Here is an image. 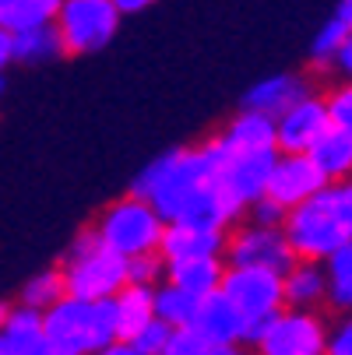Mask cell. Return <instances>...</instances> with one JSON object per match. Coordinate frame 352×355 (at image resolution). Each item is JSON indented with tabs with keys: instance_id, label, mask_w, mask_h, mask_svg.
<instances>
[{
	"instance_id": "1",
	"label": "cell",
	"mask_w": 352,
	"mask_h": 355,
	"mask_svg": "<svg viewBox=\"0 0 352 355\" xmlns=\"http://www.w3.org/2000/svg\"><path fill=\"white\" fill-rule=\"evenodd\" d=\"M226 155H229V148L219 141V134L194 148H169L134 176L131 193L141 197L144 205H152V211L169 225L183 215L187 200L201 187L215 183Z\"/></svg>"
},
{
	"instance_id": "2",
	"label": "cell",
	"mask_w": 352,
	"mask_h": 355,
	"mask_svg": "<svg viewBox=\"0 0 352 355\" xmlns=\"http://www.w3.org/2000/svg\"><path fill=\"white\" fill-rule=\"evenodd\" d=\"M42 334L57 355H95L117 341L113 306L64 295L42 313Z\"/></svg>"
},
{
	"instance_id": "3",
	"label": "cell",
	"mask_w": 352,
	"mask_h": 355,
	"mask_svg": "<svg viewBox=\"0 0 352 355\" xmlns=\"http://www.w3.org/2000/svg\"><path fill=\"white\" fill-rule=\"evenodd\" d=\"M64 292L85 302H106L127 285V261L99 243L92 229L78 232L60 261Z\"/></svg>"
},
{
	"instance_id": "4",
	"label": "cell",
	"mask_w": 352,
	"mask_h": 355,
	"mask_svg": "<svg viewBox=\"0 0 352 355\" xmlns=\"http://www.w3.org/2000/svg\"><path fill=\"white\" fill-rule=\"evenodd\" d=\"M92 232L99 236V243L106 250H113L117 257L134 261V257H144V253H159L166 222L152 211V205H144L141 197L124 193L113 205H106L99 211Z\"/></svg>"
},
{
	"instance_id": "5",
	"label": "cell",
	"mask_w": 352,
	"mask_h": 355,
	"mask_svg": "<svg viewBox=\"0 0 352 355\" xmlns=\"http://www.w3.org/2000/svg\"><path fill=\"white\" fill-rule=\"evenodd\" d=\"M219 292L226 295V302L240 313V320L246 324L243 331V345H254V338L265 331V324L285 310L282 299V275L275 271H254V268H226Z\"/></svg>"
},
{
	"instance_id": "6",
	"label": "cell",
	"mask_w": 352,
	"mask_h": 355,
	"mask_svg": "<svg viewBox=\"0 0 352 355\" xmlns=\"http://www.w3.org/2000/svg\"><path fill=\"white\" fill-rule=\"evenodd\" d=\"M53 28L64 42V53L88 57L117 39L120 11L113 8V0H60Z\"/></svg>"
},
{
	"instance_id": "7",
	"label": "cell",
	"mask_w": 352,
	"mask_h": 355,
	"mask_svg": "<svg viewBox=\"0 0 352 355\" xmlns=\"http://www.w3.org/2000/svg\"><path fill=\"white\" fill-rule=\"evenodd\" d=\"M282 236H285L296 261H314V264H324L342 243H349V236L342 232V225L328 211L321 193L314 200H307V205L285 211Z\"/></svg>"
},
{
	"instance_id": "8",
	"label": "cell",
	"mask_w": 352,
	"mask_h": 355,
	"mask_svg": "<svg viewBox=\"0 0 352 355\" xmlns=\"http://www.w3.org/2000/svg\"><path fill=\"white\" fill-rule=\"evenodd\" d=\"M328 324L314 310H282L254 338V355H324Z\"/></svg>"
},
{
	"instance_id": "9",
	"label": "cell",
	"mask_w": 352,
	"mask_h": 355,
	"mask_svg": "<svg viewBox=\"0 0 352 355\" xmlns=\"http://www.w3.org/2000/svg\"><path fill=\"white\" fill-rule=\"evenodd\" d=\"M222 257H226V268H254V271H275V275H285L296 264L282 229H261L250 222H240L226 232Z\"/></svg>"
},
{
	"instance_id": "10",
	"label": "cell",
	"mask_w": 352,
	"mask_h": 355,
	"mask_svg": "<svg viewBox=\"0 0 352 355\" xmlns=\"http://www.w3.org/2000/svg\"><path fill=\"white\" fill-rule=\"evenodd\" d=\"M324 187H328L324 176L314 169V162L307 155H275L265 197L275 200L282 211H292L299 205H307V200H314Z\"/></svg>"
},
{
	"instance_id": "11",
	"label": "cell",
	"mask_w": 352,
	"mask_h": 355,
	"mask_svg": "<svg viewBox=\"0 0 352 355\" xmlns=\"http://www.w3.org/2000/svg\"><path fill=\"white\" fill-rule=\"evenodd\" d=\"M328 110H324V95H307L303 103H296L275 120V148L278 155H307V151L321 141L328 130Z\"/></svg>"
},
{
	"instance_id": "12",
	"label": "cell",
	"mask_w": 352,
	"mask_h": 355,
	"mask_svg": "<svg viewBox=\"0 0 352 355\" xmlns=\"http://www.w3.org/2000/svg\"><path fill=\"white\" fill-rule=\"evenodd\" d=\"M278 155V151H275ZM275 155H240V151H229L219 176H215V187L233 200V205L246 215V208L254 200L265 197V187H268V173H271V162Z\"/></svg>"
},
{
	"instance_id": "13",
	"label": "cell",
	"mask_w": 352,
	"mask_h": 355,
	"mask_svg": "<svg viewBox=\"0 0 352 355\" xmlns=\"http://www.w3.org/2000/svg\"><path fill=\"white\" fill-rule=\"evenodd\" d=\"M307 95H314V88H310V81L303 74L282 71V74H271V78H261V81L250 85L243 92V106L240 110L268 116V120H278L285 110H292L296 103H303Z\"/></svg>"
},
{
	"instance_id": "14",
	"label": "cell",
	"mask_w": 352,
	"mask_h": 355,
	"mask_svg": "<svg viewBox=\"0 0 352 355\" xmlns=\"http://www.w3.org/2000/svg\"><path fill=\"white\" fill-rule=\"evenodd\" d=\"M226 250V232L219 229H201V225H183V222H169L159 243V257L166 264H180V261H205V257H222Z\"/></svg>"
},
{
	"instance_id": "15",
	"label": "cell",
	"mask_w": 352,
	"mask_h": 355,
	"mask_svg": "<svg viewBox=\"0 0 352 355\" xmlns=\"http://www.w3.org/2000/svg\"><path fill=\"white\" fill-rule=\"evenodd\" d=\"M190 331L201 334V338H208L215 345H243V331L246 324L240 320V313L226 302L222 292H212L197 302V310H194V320H190Z\"/></svg>"
},
{
	"instance_id": "16",
	"label": "cell",
	"mask_w": 352,
	"mask_h": 355,
	"mask_svg": "<svg viewBox=\"0 0 352 355\" xmlns=\"http://www.w3.org/2000/svg\"><path fill=\"white\" fill-rule=\"evenodd\" d=\"M219 141L229 151H240V155H275V120L258 116V113H246L240 110L222 130Z\"/></svg>"
},
{
	"instance_id": "17",
	"label": "cell",
	"mask_w": 352,
	"mask_h": 355,
	"mask_svg": "<svg viewBox=\"0 0 352 355\" xmlns=\"http://www.w3.org/2000/svg\"><path fill=\"white\" fill-rule=\"evenodd\" d=\"M0 355H57L42 334V313L15 302L8 310L4 331H0Z\"/></svg>"
},
{
	"instance_id": "18",
	"label": "cell",
	"mask_w": 352,
	"mask_h": 355,
	"mask_svg": "<svg viewBox=\"0 0 352 355\" xmlns=\"http://www.w3.org/2000/svg\"><path fill=\"white\" fill-rule=\"evenodd\" d=\"M113 331L117 341H131L148 320H156V288H141V285H124L113 299Z\"/></svg>"
},
{
	"instance_id": "19",
	"label": "cell",
	"mask_w": 352,
	"mask_h": 355,
	"mask_svg": "<svg viewBox=\"0 0 352 355\" xmlns=\"http://www.w3.org/2000/svg\"><path fill=\"white\" fill-rule=\"evenodd\" d=\"M324 268L314 261H296L285 275H282V299L285 310H314L324 306Z\"/></svg>"
},
{
	"instance_id": "20",
	"label": "cell",
	"mask_w": 352,
	"mask_h": 355,
	"mask_svg": "<svg viewBox=\"0 0 352 355\" xmlns=\"http://www.w3.org/2000/svg\"><path fill=\"white\" fill-rule=\"evenodd\" d=\"M226 275L222 257H205V261H180V264H166V285L194 295V299H205L212 292H219Z\"/></svg>"
},
{
	"instance_id": "21",
	"label": "cell",
	"mask_w": 352,
	"mask_h": 355,
	"mask_svg": "<svg viewBox=\"0 0 352 355\" xmlns=\"http://www.w3.org/2000/svg\"><path fill=\"white\" fill-rule=\"evenodd\" d=\"M307 159L324 176V183L352 180V137L342 134V130H335V127H328L321 134V141L307 151Z\"/></svg>"
},
{
	"instance_id": "22",
	"label": "cell",
	"mask_w": 352,
	"mask_h": 355,
	"mask_svg": "<svg viewBox=\"0 0 352 355\" xmlns=\"http://www.w3.org/2000/svg\"><path fill=\"white\" fill-rule=\"evenodd\" d=\"M57 11L60 0H0V28L8 35L46 28L57 21Z\"/></svg>"
},
{
	"instance_id": "23",
	"label": "cell",
	"mask_w": 352,
	"mask_h": 355,
	"mask_svg": "<svg viewBox=\"0 0 352 355\" xmlns=\"http://www.w3.org/2000/svg\"><path fill=\"white\" fill-rule=\"evenodd\" d=\"M321 268H324V285H328L324 302L338 313H352V239L342 243Z\"/></svg>"
},
{
	"instance_id": "24",
	"label": "cell",
	"mask_w": 352,
	"mask_h": 355,
	"mask_svg": "<svg viewBox=\"0 0 352 355\" xmlns=\"http://www.w3.org/2000/svg\"><path fill=\"white\" fill-rule=\"evenodd\" d=\"M60 57H67V53H64V42H60V35H57L53 25L15 35V64L42 67V64H53Z\"/></svg>"
},
{
	"instance_id": "25",
	"label": "cell",
	"mask_w": 352,
	"mask_h": 355,
	"mask_svg": "<svg viewBox=\"0 0 352 355\" xmlns=\"http://www.w3.org/2000/svg\"><path fill=\"white\" fill-rule=\"evenodd\" d=\"M67 292H64V278H60V268H46V271H35L32 278H25L22 292H18V306H28L35 313H46L53 302H60Z\"/></svg>"
},
{
	"instance_id": "26",
	"label": "cell",
	"mask_w": 352,
	"mask_h": 355,
	"mask_svg": "<svg viewBox=\"0 0 352 355\" xmlns=\"http://www.w3.org/2000/svg\"><path fill=\"white\" fill-rule=\"evenodd\" d=\"M197 302H201V299H194V295H187V292H180V288H173V285L162 282V285L156 288V320H162V324L173 327V331L190 327Z\"/></svg>"
},
{
	"instance_id": "27",
	"label": "cell",
	"mask_w": 352,
	"mask_h": 355,
	"mask_svg": "<svg viewBox=\"0 0 352 355\" xmlns=\"http://www.w3.org/2000/svg\"><path fill=\"white\" fill-rule=\"evenodd\" d=\"M162 355H243V352H240L236 345H215V341H208V338L194 334L190 327H180V331L169 334Z\"/></svg>"
},
{
	"instance_id": "28",
	"label": "cell",
	"mask_w": 352,
	"mask_h": 355,
	"mask_svg": "<svg viewBox=\"0 0 352 355\" xmlns=\"http://www.w3.org/2000/svg\"><path fill=\"white\" fill-rule=\"evenodd\" d=\"M345 39H349V28L331 15V18L317 28V35H314V42H310V64H314V67H331Z\"/></svg>"
},
{
	"instance_id": "29",
	"label": "cell",
	"mask_w": 352,
	"mask_h": 355,
	"mask_svg": "<svg viewBox=\"0 0 352 355\" xmlns=\"http://www.w3.org/2000/svg\"><path fill=\"white\" fill-rule=\"evenodd\" d=\"M328 211L335 215V222L342 225V232L352 239V180H342V183H328L321 190Z\"/></svg>"
},
{
	"instance_id": "30",
	"label": "cell",
	"mask_w": 352,
	"mask_h": 355,
	"mask_svg": "<svg viewBox=\"0 0 352 355\" xmlns=\"http://www.w3.org/2000/svg\"><path fill=\"white\" fill-rule=\"evenodd\" d=\"M166 282V261L159 253H144V257L127 261V285H141V288H159Z\"/></svg>"
},
{
	"instance_id": "31",
	"label": "cell",
	"mask_w": 352,
	"mask_h": 355,
	"mask_svg": "<svg viewBox=\"0 0 352 355\" xmlns=\"http://www.w3.org/2000/svg\"><path fill=\"white\" fill-rule=\"evenodd\" d=\"M324 110H328V123L342 134L352 137V85H338L324 95Z\"/></svg>"
},
{
	"instance_id": "32",
	"label": "cell",
	"mask_w": 352,
	"mask_h": 355,
	"mask_svg": "<svg viewBox=\"0 0 352 355\" xmlns=\"http://www.w3.org/2000/svg\"><path fill=\"white\" fill-rule=\"evenodd\" d=\"M169 334H173V327H166L162 320H148L131 341H124V345H131L134 352H141V355H162V348H166V341H169Z\"/></svg>"
},
{
	"instance_id": "33",
	"label": "cell",
	"mask_w": 352,
	"mask_h": 355,
	"mask_svg": "<svg viewBox=\"0 0 352 355\" xmlns=\"http://www.w3.org/2000/svg\"><path fill=\"white\" fill-rule=\"evenodd\" d=\"M324 355H352V313H342L335 327H328Z\"/></svg>"
},
{
	"instance_id": "34",
	"label": "cell",
	"mask_w": 352,
	"mask_h": 355,
	"mask_svg": "<svg viewBox=\"0 0 352 355\" xmlns=\"http://www.w3.org/2000/svg\"><path fill=\"white\" fill-rule=\"evenodd\" d=\"M246 215H250V225H261V229H282V222H285V211L268 197L254 200V205L246 208Z\"/></svg>"
},
{
	"instance_id": "35",
	"label": "cell",
	"mask_w": 352,
	"mask_h": 355,
	"mask_svg": "<svg viewBox=\"0 0 352 355\" xmlns=\"http://www.w3.org/2000/svg\"><path fill=\"white\" fill-rule=\"evenodd\" d=\"M331 67L345 78V85H352V32H349V39L342 42V49H338V57H335Z\"/></svg>"
},
{
	"instance_id": "36",
	"label": "cell",
	"mask_w": 352,
	"mask_h": 355,
	"mask_svg": "<svg viewBox=\"0 0 352 355\" xmlns=\"http://www.w3.org/2000/svg\"><path fill=\"white\" fill-rule=\"evenodd\" d=\"M15 64V35H8L0 28V78L8 74V67Z\"/></svg>"
},
{
	"instance_id": "37",
	"label": "cell",
	"mask_w": 352,
	"mask_h": 355,
	"mask_svg": "<svg viewBox=\"0 0 352 355\" xmlns=\"http://www.w3.org/2000/svg\"><path fill=\"white\" fill-rule=\"evenodd\" d=\"M159 0H113V8L120 11V18L124 15H141V11H148V8H156Z\"/></svg>"
},
{
	"instance_id": "38",
	"label": "cell",
	"mask_w": 352,
	"mask_h": 355,
	"mask_svg": "<svg viewBox=\"0 0 352 355\" xmlns=\"http://www.w3.org/2000/svg\"><path fill=\"white\" fill-rule=\"evenodd\" d=\"M335 18L352 32V0H342V4H338V11H335Z\"/></svg>"
},
{
	"instance_id": "39",
	"label": "cell",
	"mask_w": 352,
	"mask_h": 355,
	"mask_svg": "<svg viewBox=\"0 0 352 355\" xmlns=\"http://www.w3.org/2000/svg\"><path fill=\"white\" fill-rule=\"evenodd\" d=\"M95 355H141V352H134V348H131V345H124V341H113L110 348L95 352Z\"/></svg>"
},
{
	"instance_id": "40",
	"label": "cell",
	"mask_w": 352,
	"mask_h": 355,
	"mask_svg": "<svg viewBox=\"0 0 352 355\" xmlns=\"http://www.w3.org/2000/svg\"><path fill=\"white\" fill-rule=\"evenodd\" d=\"M8 310H11V302H0V331H4V324H8Z\"/></svg>"
},
{
	"instance_id": "41",
	"label": "cell",
	"mask_w": 352,
	"mask_h": 355,
	"mask_svg": "<svg viewBox=\"0 0 352 355\" xmlns=\"http://www.w3.org/2000/svg\"><path fill=\"white\" fill-rule=\"evenodd\" d=\"M4 88H8V78H0V98H4Z\"/></svg>"
}]
</instances>
